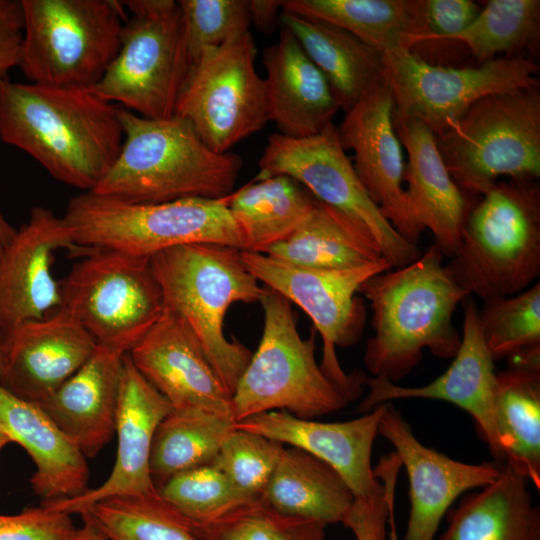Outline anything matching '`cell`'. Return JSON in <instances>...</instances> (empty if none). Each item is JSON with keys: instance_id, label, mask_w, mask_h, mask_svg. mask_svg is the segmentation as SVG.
I'll return each instance as SVG.
<instances>
[{"instance_id": "cell-52", "label": "cell", "mask_w": 540, "mask_h": 540, "mask_svg": "<svg viewBox=\"0 0 540 540\" xmlns=\"http://www.w3.org/2000/svg\"><path fill=\"white\" fill-rule=\"evenodd\" d=\"M3 378H4V365H3V360H2V356L0 352V384L3 381Z\"/></svg>"}, {"instance_id": "cell-15", "label": "cell", "mask_w": 540, "mask_h": 540, "mask_svg": "<svg viewBox=\"0 0 540 540\" xmlns=\"http://www.w3.org/2000/svg\"><path fill=\"white\" fill-rule=\"evenodd\" d=\"M256 53L250 32L208 49L191 65L181 89L175 115L217 153L230 152L269 122Z\"/></svg>"}, {"instance_id": "cell-30", "label": "cell", "mask_w": 540, "mask_h": 540, "mask_svg": "<svg viewBox=\"0 0 540 540\" xmlns=\"http://www.w3.org/2000/svg\"><path fill=\"white\" fill-rule=\"evenodd\" d=\"M529 483L503 463L492 483L450 510L439 540H540V509Z\"/></svg>"}, {"instance_id": "cell-48", "label": "cell", "mask_w": 540, "mask_h": 540, "mask_svg": "<svg viewBox=\"0 0 540 540\" xmlns=\"http://www.w3.org/2000/svg\"><path fill=\"white\" fill-rule=\"evenodd\" d=\"M80 516L82 518V524L80 527H77L71 540H110L94 524L87 514L82 513Z\"/></svg>"}, {"instance_id": "cell-47", "label": "cell", "mask_w": 540, "mask_h": 540, "mask_svg": "<svg viewBox=\"0 0 540 540\" xmlns=\"http://www.w3.org/2000/svg\"><path fill=\"white\" fill-rule=\"evenodd\" d=\"M249 11L251 24H254L257 30L267 34L272 33L280 23L281 1L250 0Z\"/></svg>"}, {"instance_id": "cell-16", "label": "cell", "mask_w": 540, "mask_h": 540, "mask_svg": "<svg viewBox=\"0 0 540 540\" xmlns=\"http://www.w3.org/2000/svg\"><path fill=\"white\" fill-rule=\"evenodd\" d=\"M394 101L386 80L351 107L337 127L343 148L354 153V169L383 216L408 242L418 245L423 227L403 187L402 145L393 124Z\"/></svg>"}, {"instance_id": "cell-10", "label": "cell", "mask_w": 540, "mask_h": 540, "mask_svg": "<svg viewBox=\"0 0 540 540\" xmlns=\"http://www.w3.org/2000/svg\"><path fill=\"white\" fill-rule=\"evenodd\" d=\"M127 18L119 51L90 88L109 103L139 116L166 119L191 67L180 7L174 0L122 1Z\"/></svg>"}, {"instance_id": "cell-28", "label": "cell", "mask_w": 540, "mask_h": 540, "mask_svg": "<svg viewBox=\"0 0 540 540\" xmlns=\"http://www.w3.org/2000/svg\"><path fill=\"white\" fill-rule=\"evenodd\" d=\"M496 373L494 419L504 463L540 489V345L507 357Z\"/></svg>"}, {"instance_id": "cell-1", "label": "cell", "mask_w": 540, "mask_h": 540, "mask_svg": "<svg viewBox=\"0 0 540 540\" xmlns=\"http://www.w3.org/2000/svg\"><path fill=\"white\" fill-rule=\"evenodd\" d=\"M0 138L29 154L52 177L92 191L123 141L118 105L89 88L0 82Z\"/></svg>"}, {"instance_id": "cell-7", "label": "cell", "mask_w": 540, "mask_h": 540, "mask_svg": "<svg viewBox=\"0 0 540 540\" xmlns=\"http://www.w3.org/2000/svg\"><path fill=\"white\" fill-rule=\"evenodd\" d=\"M444 164L470 198L483 195L502 177H540V89L485 96L436 136Z\"/></svg>"}, {"instance_id": "cell-26", "label": "cell", "mask_w": 540, "mask_h": 540, "mask_svg": "<svg viewBox=\"0 0 540 540\" xmlns=\"http://www.w3.org/2000/svg\"><path fill=\"white\" fill-rule=\"evenodd\" d=\"M268 120L279 134L303 138L319 133L340 106L322 72L292 33L281 26L278 40L264 50Z\"/></svg>"}, {"instance_id": "cell-25", "label": "cell", "mask_w": 540, "mask_h": 540, "mask_svg": "<svg viewBox=\"0 0 540 540\" xmlns=\"http://www.w3.org/2000/svg\"><path fill=\"white\" fill-rule=\"evenodd\" d=\"M408 162L403 181L413 214L424 230L434 236V244L450 258L457 250L473 199L450 176L437 147L436 137L415 119L393 121Z\"/></svg>"}, {"instance_id": "cell-12", "label": "cell", "mask_w": 540, "mask_h": 540, "mask_svg": "<svg viewBox=\"0 0 540 540\" xmlns=\"http://www.w3.org/2000/svg\"><path fill=\"white\" fill-rule=\"evenodd\" d=\"M246 269L270 290L299 306L312 320L322 338L320 368L349 402L365 386L361 371L347 374L341 367L336 347H349L362 336L366 308L356 293L370 277L392 268L384 258L347 269H314L290 265L258 252L241 250Z\"/></svg>"}, {"instance_id": "cell-35", "label": "cell", "mask_w": 540, "mask_h": 540, "mask_svg": "<svg viewBox=\"0 0 540 540\" xmlns=\"http://www.w3.org/2000/svg\"><path fill=\"white\" fill-rule=\"evenodd\" d=\"M235 423L230 414L172 408L152 444L150 472L156 488L179 472L211 464Z\"/></svg>"}, {"instance_id": "cell-21", "label": "cell", "mask_w": 540, "mask_h": 540, "mask_svg": "<svg viewBox=\"0 0 540 540\" xmlns=\"http://www.w3.org/2000/svg\"><path fill=\"white\" fill-rule=\"evenodd\" d=\"M127 354L173 409L232 415L231 395L195 335L174 313L164 309Z\"/></svg>"}, {"instance_id": "cell-18", "label": "cell", "mask_w": 540, "mask_h": 540, "mask_svg": "<svg viewBox=\"0 0 540 540\" xmlns=\"http://www.w3.org/2000/svg\"><path fill=\"white\" fill-rule=\"evenodd\" d=\"M378 432L394 446L408 475L410 512L403 540H434L453 502L468 490L492 483L503 467L497 461L464 463L425 446L390 402Z\"/></svg>"}, {"instance_id": "cell-3", "label": "cell", "mask_w": 540, "mask_h": 540, "mask_svg": "<svg viewBox=\"0 0 540 540\" xmlns=\"http://www.w3.org/2000/svg\"><path fill=\"white\" fill-rule=\"evenodd\" d=\"M118 116L123 131L119 154L90 192L146 204L218 199L234 191L242 159L210 149L186 119L178 115L150 119L121 106Z\"/></svg>"}, {"instance_id": "cell-32", "label": "cell", "mask_w": 540, "mask_h": 540, "mask_svg": "<svg viewBox=\"0 0 540 540\" xmlns=\"http://www.w3.org/2000/svg\"><path fill=\"white\" fill-rule=\"evenodd\" d=\"M280 514L342 523L355 497L341 475L309 453L284 446L259 497Z\"/></svg>"}, {"instance_id": "cell-6", "label": "cell", "mask_w": 540, "mask_h": 540, "mask_svg": "<svg viewBox=\"0 0 540 540\" xmlns=\"http://www.w3.org/2000/svg\"><path fill=\"white\" fill-rule=\"evenodd\" d=\"M229 198L191 197L139 204L83 192L69 200L63 218L81 248H106L149 259L187 244H220L244 250Z\"/></svg>"}, {"instance_id": "cell-14", "label": "cell", "mask_w": 540, "mask_h": 540, "mask_svg": "<svg viewBox=\"0 0 540 540\" xmlns=\"http://www.w3.org/2000/svg\"><path fill=\"white\" fill-rule=\"evenodd\" d=\"M258 166L255 178L288 176L317 200L364 226L392 268L405 266L421 255L418 245L408 242L394 229L366 192L333 122L308 137L270 135Z\"/></svg>"}, {"instance_id": "cell-11", "label": "cell", "mask_w": 540, "mask_h": 540, "mask_svg": "<svg viewBox=\"0 0 540 540\" xmlns=\"http://www.w3.org/2000/svg\"><path fill=\"white\" fill-rule=\"evenodd\" d=\"M59 281L61 307L97 345L127 354L158 320L163 296L150 259L106 248H81Z\"/></svg>"}, {"instance_id": "cell-27", "label": "cell", "mask_w": 540, "mask_h": 540, "mask_svg": "<svg viewBox=\"0 0 540 540\" xmlns=\"http://www.w3.org/2000/svg\"><path fill=\"white\" fill-rule=\"evenodd\" d=\"M0 430L31 457L35 471L30 483L42 502L74 498L88 490L86 457L37 403L1 384Z\"/></svg>"}, {"instance_id": "cell-29", "label": "cell", "mask_w": 540, "mask_h": 540, "mask_svg": "<svg viewBox=\"0 0 540 540\" xmlns=\"http://www.w3.org/2000/svg\"><path fill=\"white\" fill-rule=\"evenodd\" d=\"M280 24L325 76L344 112L385 81L382 54L349 32L284 10Z\"/></svg>"}, {"instance_id": "cell-40", "label": "cell", "mask_w": 540, "mask_h": 540, "mask_svg": "<svg viewBox=\"0 0 540 540\" xmlns=\"http://www.w3.org/2000/svg\"><path fill=\"white\" fill-rule=\"evenodd\" d=\"M479 321L494 361L540 345V283L506 297L484 300Z\"/></svg>"}, {"instance_id": "cell-41", "label": "cell", "mask_w": 540, "mask_h": 540, "mask_svg": "<svg viewBox=\"0 0 540 540\" xmlns=\"http://www.w3.org/2000/svg\"><path fill=\"white\" fill-rule=\"evenodd\" d=\"M186 49L195 63L208 49L217 48L249 31L248 0H178Z\"/></svg>"}, {"instance_id": "cell-20", "label": "cell", "mask_w": 540, "mask_h": 540, "mask_svg": "<svg viewBox=\"0 0 540 540\" xmlns=\"http://www.w3.org/2000/svg\"><path fill=\"white\" fill-rule=\"evenodd\" d=\"M96 347L92 336L62 307L42 319L23 321L0 331L1 385L38 403L80 369Z\"/></svg>"}, {"instance_id": "cell-19", "label": "cell", "mask_w": 540, "mask_h": 540, "mask_svg": "<svg viewBox=\"0 0 540 540\" xmlns=\"http://www.w3.org/2000/svg\"><path fill=\"white\" fill-rule=\"evenodd\" d=\"M58 249L80 250L64 218L42 206L33 207L27 222L0 244V331L61 307L52 273Z\"/></svg>"}, {"instance_id": "cell-8", "label": "cell", "mask_w": 540, "mask_h": 540, "mask_svg": "<svg viewBox=\"0 0 540 540\" xmlns=\"http://www.w3.org/2000/svg\"><path fill=\"white\" fill-rule=\"evenodd\" d=\"M19 67L30 83L92 88L116 57L127 18L117 0H20Z\"/></svg>"}, {"instance_id": "cell-33", "label": "cell", "mask_w": 540, "mask_h": 540, "mask_svg": "<svg viewBox=\"0 0 540 540\" xmlns=\"http://www.w3.org/2000/svg\"><path fill=\"white\" fill-rule=\"evenodd\" d=\"M281 8L339 27L381 54L412 50L422 33V0H284Z\"/></svg>"}, {"instance_id": "cell-49", "label": "cell", "mask_w": 540, "mask_h": 540, "mask_svg": "<svg viewBox=\"0 0 540 540\" xmlns=\"http://www.w3.org/2000/svg\"><path fill=\"white\" fill-rule=\"evenodd\" d=\"M387 540H399L395 522V497L391 500L390 503Z\"/></svg>"}, {"instance_id": "cell-2", "label": "cell", "mask_w": 540, "mask_h": 540, "mask_svg": "<svg viewBox=\"0 0 540 540\" xmlns=\"http://www.w3.org/2000/svg\"><path fill=\"white\" fill-rule=\"evenodd\" d=\"M433 243L413 262L378 273L359 288L372 309L373 336L363 362L371 377L397 383L419 364L425 349L450 359L461 336L452 317L470 294L454 279Z\"/></svg>"}, {"instance_id": "cell-44", "label": "cell", "mask_w": 540, "mask_h": 540, "mask_svg": "<svg viewBox=\"0 0 540 540\" xmlns=\"http://www.w3.org/2000/svg\"><path fill=\"white\" fill-rule=\"evenodd\" d=\"M76 529L71 514L47 502L18 514H0V540H71Z\"/></svg>"}, {"instance_id": "cell-46", "label": "cell", "mask_w": 540, "mask_h": 540, "mask_svg": "<svg viewBox=\"0 0 540 540\" xmlns=\"http://www.w3.org/2000/svg\"><path fill=\"white\" fill-rule=\"evenodd\" d=\"M23 36L20 0H0V82L19 66Z\"/></svg>"}, {"instance_id": "cell-45", "label": "cell", "mask_w": 540, "mask_h": 540, "mask_svg": "<svg viewBox=\"0 0 540 540\" xmlns=\"http://www.w3.org/2000/svg\"><path fill=\"white\" fill-rule=\"evenodd\" d=\"M481 7L471 0H422V33L412 50L432 41H449L476 19Z\"/></svg>"}, {"instance_id": "cell-23", "label": "cell", "mask_w": 540, "mask_h": 540, "mask_svg": "<svg viewBox=\"0 0 540 540\" xmlns=\"http://www.w3.org/2000/svg\"><path fill=\"white\" fill-rule=\"evenodd\" d=\"M386 403L345 422H318L276 410L250 416L234 427L313 455L341 475L355 498L364 497L382 488L374 476L371 454Z\"/></svg>"}, {"instance_id": "cell-51", "label": "cell", "mask_w": 540, "mask_h": 540, "mask_svg": "<svg viewBox=\"0 0 540 540\" xmlns=\"http://www.w3.org/2000/svg\"><path fill=\"white\" fill-rule=\"evenodd\" d=\"M9 443V438L0 430V451Z\"/></svg>"}, {"instance_id": "cell-34", "label": "cell", "mask_w": 540, "mask_h": 540, "mask_svg": "<svg viewBox=\"0 0 540 540\" xmlns=\"http://www.w3.org/2000/svg\"><path fill=\"white\" fill-rule=\"evenodd\" d=\"M315 198L285 175L255 178L233 191L229 209L244 240V251L263 253L304 220Z\"/></svg>"}, {"instance_id": "cell-39", "label": "cell", "mask_w": 540, "mask_h": 540, "mask_svg": "<svg viewBox=\"0 0 540 540\" xmlns=\"http://www.w3.org/2000/svg\"><path fill=\"white\" fill-rule=\"evenodd\" d=\"M157 492L193 525L214 521L253 500L212 464L171 476L157 486Z\"/></svg>"}, {"instance_id": "cell-24", "label": "cell", "mask_w": 540, "mask_h": 540, "mask_svg": "<svg viewBox=\"0 0 540 540\" xmlns=\"http://www.w3.org/2000/svg\"><path fill=\"white\" fill-rule=\"evenodd\" d=\"M124 356L97 345L80 369L37 403L86 458L115 434Z\"/></svg>"}, {"instance_id": "cell-38", "label": "cell", "mask_w": 540, "mask_h": 540, "mask_svg": "<svg viewBox=\"0 0 540 540\" xmlns=\"http://www.w3.org/2000/svg\"><path fill=\"white\" fill-rule=\"evenodd\" d=\"M191 525L200 540H327L326 524L280 514L260 498L214 521Z\"/></svg>"}, {"instance_id": "cell-31", "label": "cell", "mask_w": 540, "mask_h": 540, "mask_svg": "<svg viewBox=\"0 0 540 540\" xmlns=\"http://www.w3.org/2000/svg\"><path fill=\"white\" fill-rule=\"evenodd\" d=\"M263 254L290 265L314 269L354 268L383 257L364 226L316 198L296 229Z\"/></svg>"}, {"instance_id": "cell-5", "label": "cell", "mask_w": 540, "mask_h": 540, "mask_svg": "<svg viewBox=\"0 0 540 540\" xmlns=\"http://www.w3.org/2000/svg\"><path fill=\"white\" fill-rule=\"evenodd\" d=\"M479 198L447 266L470 295L518 294L540 275V186L537 180H499Z\"/></svg>"}, {"instance_id": "cell-13", "label": "cell", "mask_w": 540, "mask_h": 540, "mask_svg": "<svg viewBox=\"0 0 540 540\" xmlns=\"http://www.w3.org/2000/svg\"><path fill=\"white\" fill-rule=\"evenodd\" d=\"M382 56L393 121L418 120L435 137L485 96L539 87V65L527 56H502L461 68L432 64L403 48Z\"/></svg>"}, {"instance_id": "cell-4", "label": "cell", "mask_w": 540, "mask_h": 540, "mask_svg": "<svg viewBox=\"0 0 540 540\" xmlns=\"http://www.w3.org/2000/svg\"><path fill=\"white\" fill-rule=\"evenodd\" d=\"M164 309L189 327L232 396L253 352L224 334V319L237 302H260L266 287L246 269L241 250L198 243L172 247L150 258Z\"/></svg>"}, {"instance_id": "cell-17", "label": "cell", "mask_w": 540, "mask_h": 540, "mask_svg": "<svg viewBox=\"0 0 540 540\" xmlns=\"http://www.w3.org/2000/svg\"><path fill=\"white\" fill-rule=\"evenodd\" d=\"M461 305V343L448 369L430 383L417 387L400 386L381 376L367 377L365 386L369 391L357 411L364 414L381 403L395 399L421 398L449 402L473 418L495 461L504 463L494 419L495 361L485 344L479 308L472 295L467 296Z\"/></svg>"}, {"instance_id": "cell-22", "label": "cell", "mask_w": 540, "mask_h": 540, "mask_svg": "<svg viewBox=\"0 0 540 540\" xmlns=\"http://www.w3.org/2000/svg\"><path fill=\"white\" fill-rule=\"evenodd\" d=\"M172 410L169 401L124 356L115 434L117 452L108 478L98 487L70 499L47 502L71 515L109 497L157 492L150 472V456L156 430Z\"/></svg>"}, {"instance_id": "cell-43", "label": "cell", "mask_w": 540, "mask_h": 540, "mask_svg": "<svg viewBox=\"0 0 540 540\" xmlns=\"http://www.w3.org/2000/svg\"><path fill=\"white\" fill-rule=\"evenodd\" d=\"M402 467L398 456H383L373 469L382 488L369 496L357 497L345 514L342 524L356 540H387L391 500L395 497L396 482Z\"/></svg>"}, {"instance_id": "cell-50", "label": "cell", "mask_w": 540, "mask_h": 540, "mask_svg": "<svg viewBox=\"0 0 540 540\" xmlns=\"http://www.w3.org/2000/svg\"><path fill=\"white\" fill-rule=\"evenodd\" d=\"M14 228L4 217L0 210V244L7 242L15 233Z\"/></svg>"}, {"instance_id": "cell-37", "label": "cell", "mask_w": 540, "mask_h": 540, "mask_svg": "<svg viewBox=\"0 0 540 540\" xmlns=\"http://www.w3.org/2000/svg\"><path fill=\"white\" fill-rule=\"evenodd\" d=\"M82 513L110 540H200L191 523L158 492L109 497Z\"/></svg>"}, {"instance_id": "cell-9", "label": "cell", "mask_w": 540, "mask_h": 540, "mask_svg": "<svg viewBox=\"0 0 540 540\" xmlns=\"http://www.w3.org/2000/svg\"><path fill=\"white\" fill-rule=\"evenodd\" d=\"M259 303L263 331L231 396L235 422L276 410L313 419L346 407L349 400L316 362L315 334L300 336L290 302L266 287Z\"/></svg>"}, {"instance_id": "cell-42", "label": "cell", "mask_w": 540, "mask_h": 540, "mask_svg": "<svg viewBox=\"0 0 540 540\" xmlns=\"http://www.w3.org/2000/svg\"><path fill=\"white\" fill-rule=\"evenodd\" d=\"M284 446L279 441L234 427L211 464L240 492L256 499L266 487Z\"/></svg>"}, {"instance_id": "cell-36", "label": "cell", "mask_w": 540, "mask_h": 540, "mask_svg": "<svg viewBox=\"0 0 540 540\" xmlns=\"http://www.w3.org/2000/svg\"><path fill=\"white\" fill-rule=\"evenodd\" d=\"M539 0H489L476 19L449 41L463 44L479 64L505 57L525 56L538 44Z\"/></svg>"}]
</instances>
